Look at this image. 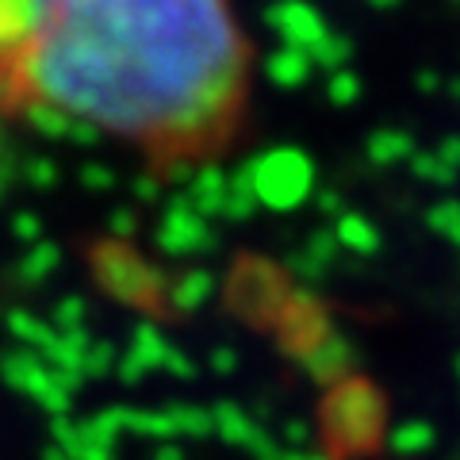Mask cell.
I'll return each instance as SVG.
<instances>
[{"mask_svg": "<svg viewBox=\"0 0 460 460\" xmlns=\"http://www.w3.org/2000/svg\"><path fill=\"white\" fill-rule=\"evenodd\" d=\"M250 42L230 0H0V108L96 127L157 169L234 142Z\"/></svg>", "mask_w": 460, "mask_h": 460, "instance_id": "obj_1", "label": "cell"}]
</instances>
